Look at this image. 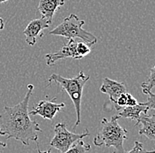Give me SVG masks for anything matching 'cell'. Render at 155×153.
<instances>
[{"mask_svg": "<svg viewBox=\"0 0 155 153\" xmlns=\"http://www.w3.org/2000/svg\"><path fill=\"white\" fill-rule=\"evenodd\" d=\"M34 85L29 84L28 92L23 100L14 106L4 107L0 113V135L5 136L6 140L15 139L26 146L29 142H38V133L42 132L39 124L30 119L28 104L32 96Z\"/></svg>", "mask_w": 155, "mask_h": 153, "instance_id": "obj_1", "label": "cell"}, {"mask_svg": "<svg viewBox=\"0 0 155 153\" xmlns=\"http://www.w3.org/2000/svg\"><path fill=\"white\" fill-rule=\"evenodd\" d=\"M118 116H113L110 120L106 118L101 120V128L94 139V144L101 147L114 148L113 153H124V143L127 139L128 131L118 124Z\"/></svg>", "mask_w": 155, "mask_h": 153, "instance_id": "obj_2", "label": "cell"}, {"mask_svg": "<svg viewBox=\"0 0 155 153\" xmlns=\"http://www.w3.org/2000/svg\"><path fill=\"white\" fill-rule=\"evenodd\" d=\"M89 78H90L89 75H86L82 71L79 72L77 76L73 78H64L57 74L51 75L48 78V86H49L52 82L57 83L58 86L61 87L62 90H64L67 93L73 103L77 114V120L73 126V129H76L81 121L80 116H81V100L83 95V89L87 81L89 80Z\"/></svg>", "mask_w": 155, "mask_h": 153, "instance_id": "obj_3", "label": "cell"}, {"mask_svg": "<svg viewBox=\"0 0 155 153\" xmlns=\"http://www.w3.org/2000/svg\"><path fill=\"white\" fill-rule=\"evenodd\" d=\"M85 25V20H80L76 14L72 13L69 17L56 27L50 30L48 35L64 37L67 39L79 38L84 41L87 45H93L97 43V38L90 32L83 29Z\"/></svg>", "mask_w": 155, "mask_h": 153, "instance_id": "obj_4", "label": "cell"}, {"mask_svg": "<svg viewBox=\"0 0 155 153\" xmlns=\"http://www.w3.org/2000/svg\"><path fill=\"white\" fill-rule=\"evenodd\" d=\"M54 133L55 135L49 143V146L57 149L62 153L66 151L72 144H75V142L82 140L83 138L90 135L88 130H86V132L82 134L70 132L68 131L66 124L63 122L58 123L55 126Z\"/></svg>", "mask_w": 155, "mask_h": 153, "instance_id": "obj_5", "label": "cell"}, {"mask_svg": "<svg viewBox=\"0 0 155 153\" xmlns=\"http://www.w3.org/2000/svg\"><path fill=\"white\" fill-rule=\"evenodd\" d=\"M56 97L50 99V100H41L36 106L34 107V109L29 113V115L35 116L39 115L42 117L45 120H53L54 117L58 114L62 108L65 106V104L56 103Z\"/></svg>", "mask_w": 155, "mask_h": 153, "instance_id": "obj_6", "label": "cell"}, {"mask_svg": "<svg viewBox=\"0 0 155 153\" xmlns=\"http://www.w3.org/2000/svg\"><path fill=\"white\" fill-rule=\"evenodd\" d=\"M50 24L44 17L36 19H33L28 23L27 28L24 29L23 34L26 37V42L30 46H34L36 43L37 37H42L44 34L41 32L45 29H48Z\"/></svg>", "mask_w": 155, "mask_h": 153, "instance_id": "obj_7", "label": "cell"}, {"mask_svg": "<svg viewBox=\"0 0 155 153\" xmlns=\"http://www.w3.org/2000/svg\"><path fill=\"white\" fill-rule=\"evenodd\" d=\"M77 42L74 39H69V42L65 45H64L57 52L54 53H48L46 54V63L49 67H52L57 61L60 59H64L68 57L75 58V59H80L77 53Z\"/></svg>", "mask_w": 155, "mask_h": 153, "instance_id": "obj_8", "label": "cell"}, {"mask_svg": "<svg viewBox=\"0 0 155 153\" xmlns=\"http://www.w3.org/2000/svg\"><path fill=\"white\" fill-rule=\"evenodd\" d=\"M100 90L101 92L108 95L110 101L113 103V105H115L117 98L122 94L127 92V88L124 82H119L106 77L103 79V82L100 88Z\"/></svg>", "mask_w": 155, "mask_h": 153, "instance_id": "obj_9", "label": "cell"}, {"mask_svg": "<svg viewBox=\"0 0 155 153\" xmlns=\"http://www.w3.org/2000/svg\"><path fill=\"white\" fill-rule=\"evenodd\" d=\"M141 125L140 128L138 129V134L140 135H145L149 140L154 142L155 141V115L142 113L138 120L136 122L135 127Z\"/></svg>", "mask_w": 155, "mask_h": 153, "instance_id": "obj_10", "label": "cell"}, {"mask_svg": "<svg viewBox=\"0 0 155 153\" xmlns=\"http://www.w3.org/2000/svg\"><path fill=\"white\" fill-rule=\"evenodd\" d=\"M64 5V0H40L38 10L41 16L51 25L56 11Z\"/></svg>", "mask_w": 155, "mask_h": 153, "instance_id": "obj_11", "label": "cell"}, {"mask_svg": "<svg viewBox=\"0 0 155 153\" xmlns=\"http://www.w3.org/2000/svg\"><path fill=\"white\" fill-rule=\"evenodd\" d=\"M150 110V106L147 102L137 103L134 106H125L118 112L119 118H126L131 120H137L142 113H147Z\"/></svg>", "mask_w": 155, "mask_h": 153, "instance_id": "obj_12", "label": "cell"}, {"mask_svg": "<svg viewBox=\"0 0 155 153\" xmlns=\"http://www.w3.org/2000/svg\"><path fill=\"white\" fill-rule=\"evenodd\" d=\"M36 148H37V152L38 153H51L50 151H41L40 150L38 142H36ZM90 149H91V146L89 144H85V142H83L82 140H78L76 144H72L66 151L63 153H87V151H90Z\"/></svg>", "mask_w": 155, "mask_h": 153, "instance_id": "obj_13", "label": "cell"}, {"mask_svg": "<svg viewBox=\"0 0 155 153\" xmlns=\"http://www.w3.org/2000/svg\"><path fill=\"white\" fill-rule=\"evenodd\" d=\"M154 79H155V67H152L150 70V75L147 78V81L141 84L142 91L144 94L148 95L150 92H152V89L154 87Z\"/></svg>", "mask_w": 155, "mask_h": 153, "instance_id": "obj_14", "label": "cell"}, {"mask_svg": "<svg viewBox=\"0 0 155 153\" xmlns=\"http://www.w3.org/2000/svg\"><path fill=\"white\" fill-rule=\"evenodd\" d=\"M77 53L79 58L87 56L91 52V48L85 43H77Z\"/></svg>", "mask_w": 155, "mask_h": 153, "instance_id": "obj_15", "label": "cell"}, {"mask_svg": "<svg viewBox=\"0 0 155 153\" xmlns=\"http://www.w3.org/2000/svg\"><path fill=\"white\" fill-rule=\"evenodd\" d=\"M124 153H154V151H145L143 147V144L138 141H136L134 147L129 151H124Z\"/></svg>", "mask_w": 155, "mask_h": 153, "instance_id": "obj_16", "label": "cell"}, {"mask_svg": "<svg viewBox=\"0 0 155 153\" xmlns=\"http://www.w3.org/2000/svg\"><path fill=\"white\" fill-rule=\"evenodd\" d=\"M138 102L137 101L134 96L130 95V93H127V103H126V106H134L137 104Z\"/></svg>", "mask_w": 155, "mask_h": 153, "instance_id": "obj_17", "label": "cell"}, {"mask_svg": "<svg viewBox=\"0 0 155 153\" xmlns=\"http://www.w3.org/2000/svg\"><path fill=\"white\" fill-rule=\"evenodd\" d=\"M4 28H5V21L2 18H0V30L4 29Z\"/></svg>", "mask_w": 155, "mask_h": 153, "instance_id": "obj_18", "label": "cell"}, {"mask_svg": "<svg viewBox=\"0 0 155 153\" xmlns=\"http://www.w3.org/2000/svg\"><path fill=\"white\" fill-rule=\"evenodd\" d=\"M0 146H1V147L5 148V147H6V144H5V143H3V142H1V141H0Z\"/></svg>", "mask_w": 155, "mask_h": 153, "instance_id": "obj_19", "label": "cell"}, {"mask_svg": "<svg viewBox=\"0 0 155 153\" xmlns=\"http://www.w3.org/2000/svg\"><path fill=\"white\" fill-rule=\"evenodd\" d=\"M8 0H0V4H2V3H5V2H7Z\"/></svg>", "mask_w": 155, "mask_h": 153, "instance_id": "obj_20", "label": "cell"}]
</instances>
